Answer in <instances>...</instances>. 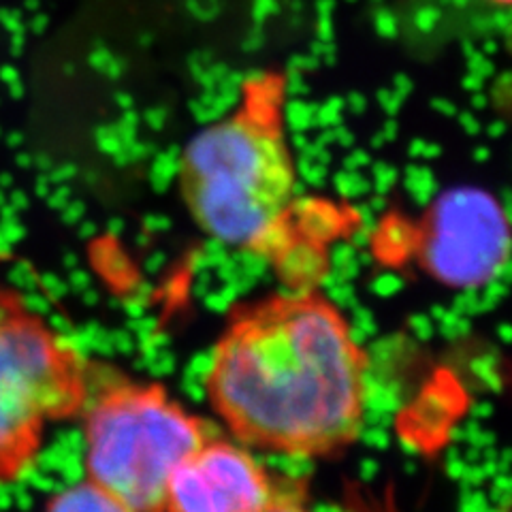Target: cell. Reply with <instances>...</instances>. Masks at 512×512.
<instances>
[{
    "mask_svg": "<svg viewBox=\"0 0 512 512\" xmlns=\"http://www.w3.org/2000/svg\"><path fill=\"white\" fill-rule=\"evenodd\" d=\"M416 244V259L440 284L448 288L485 286L508 261V218L489 190L451 188L421 218Z\"/></svg>",
    "mask_w": 512,
    "mask_h": 512,
    "instance_id": "cell-5",
    "label": "cell"
},
{
    "mask_svg": "<svg viewBox=\"0 0 512 512\" xmlns=\"http://www.w3.org/2000/svg\"><path fill=\"white\" fill-rule=\"evenodd\" d=\"M263 512H314V510L308 508V506H303L299 495L291 493V495H286V498L278 500L276 504H271L269 508H265Z\"/></svg>",
    "mask_w": 512,
    "mask_h": 512,
    "instance_id": "cell-8",
    "label": "cell"
},
{
    "mask_svg": "<svg viewBox=\"0 0 512 512\" xmlns=\"http://www.w3.org/2000/svg\"><path fill=\"white\" fill-rule=\"evenodd\" d=\"M43 512H133L92 480H82L54 493Z\"/></svg>",
    "mask_w": 512,
    "mask_h": 512,
    "instance_id": "cell-7",
    "label": "cell"
},
{
    "mask_svg": "<svg viewBox=\"0 0 512 512\" xmlns=\"http://www.w3.org/2000/svg\"><path fill=\"white\" fill-rule=\"evenodd\" d=\"M286 90L282 71L244 79L233 109L186 143L178 184L205 235L269 261L288 288H316L329 239L303 212Z\"/></svg>",
    "mask_w": 512,
    "mask_h": 512,
    "instance_id": "cell-2",
    "label": "cell"
},
{
    "mask_svg": "<svg viewBox=\"0 0 512 512\" xmlns=\"http://www.w3.org/2000/svg\"><path fill=\"white\" fill-rule=\"evenodd\" d=\"M90 397L88 361L45 320L0 301V483L37 461L45 429L82 414Z\"/></svg>",
    "mask_w": 512,
    "mask_h": 512,
    "instance_id": "cell-4",
    "label": "cell"
},
{
    "mask_svg": "<svg viewBox=\"0 0 512 512\" xmlns=\"http://www.w3.org/2000/svg\"><path fill=\"white\" fill-rule=\"evenodd\" d=\"M489 3H495V5H502V7H506L510 0H489Z\"/></svg>",
    "mask_w": 512,
    "mask_h": 512,
    "instance_id": "cell-9",
    "label": "cell"
},
{
    "mask_svg": "<svg viewBox=\"0 0 512 512\" xmlns=\"http://www.w3.org/2000/svg\"><path fill=\"white\" fill-rule=\"evenodd\" d=\"M286 495L246 446L207 438L171 474L165 512H263Z\"/></svg>",
    "mask_w": 512,
    "mask_h": 512,
    "instance_id": "cell-6",
    "label": "cell"
},
{
    "mask_svg": "<svg viewBox=\"0 0 512 512\" xmlns=\"http://www.w3.org/2000/svg\"><path fill=\"white\" fill-rule=\"evenodd\" d=\"M82 414L88 480L133 512H165L171 474L210 438L199 416L156 382L109 384Z\"/></svg>",
    "mask_w": 512,
    "mask_h": 512,
    "instance_id": "cell-3",
    "label": "cell"
},
{
    "mask_svg": "<svg viewBox=\"0 0 512 512\" xmlns=\"http://www.w3.org/2000/svg\"><path fill=\"white\" fill-rule=\"evenodd\" d=\"M504 512H508V510H504Z\"/></svg>",
    "mask_w": 512,
    "mask_h": 512,
    "instance_id": "cell-11",
    "label": "cell"
},
{
    "mask_svg": "<svg viewBox=\"0 0 512 512\" xmlns=\"http://www.w3.org/2000/svg\"><path fill=\"white\" fill-rule=\"evenodd\" d=\"M0 301H3V297H0Z\"/></svg>",
    "mask_w": 512,
    "mask_h": 512,
    "instance_id": "cell-10",
    "label": "cell"
},
{
    "mask_svg": "<svg viewBox=\"0 0 512 512\" xmlns=\"http://www.w3.org/2000/svg\"><path fill=\"white\" fill-rule=\"evenodd\" d=\"M367 355L318 288H288L229 312L205 374L207 399L246 446L331 457L357 442Z\"/></svg>",
    "mask_w": 512,
    "mask_h": 512,
    "instance_id": "cell-1",
    "label": "cell"
}]
</instances>
